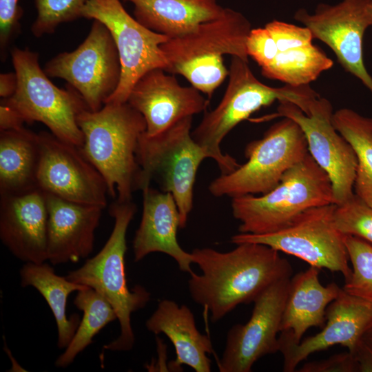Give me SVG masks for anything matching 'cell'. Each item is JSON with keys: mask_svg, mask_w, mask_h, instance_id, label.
Masks as SVG:
<instances>
[{"mask_svg": "<svg viewBox=\"0 0 372 372\" xmlns=\"http://www.w3.org/2000/svg\"><path fill=\"white\" fill-rule=\"evenodd\" d=\"M227 252L196 248L193 263L201 274L188 280L192 300L203 306L216 322L241 304L254 302L274 282L292 275L289 262L263 244L245 242Z\"/></svg>", "mask_w": 372, "mask_h": 372, "instance_id": "6da1fadb", "label": "cell"}, {"mask_svg": "<svg viewBox=\"0 0 372 372\" xmlns=\"http://www.w3.org/2000/svg\"><path fill=\"white\" fill-rule=\"evenodd\" d=\"M77 123L84 136L82 152L105 179L108 194L114 198L117 192V201H131L141 170L138 140L146 131L143 115L127 102L106 103L98 111L81 112Z\"/></svg>", "mask_w": 372, "mask_h": 372, "instance_id": "7a4b0ae2", "label": "cell"}, {"mask_svg": "<svg viewBox=\"0 0 372 372\" xmlns=\"http://www.w3.org/2000/svg\"><path fill=\"white\" fill-rule=\"evenodd\" d=\"M248 62L238 56H231L229 82L222 100L214 110L204 114L192 132L194 140L209 158L216 162L221 174L231 173L240 165L220 149L223 139L238 123L276 101L293 103L307 114L311 103L320 97L309 85L268 86L255 76Z\"/></svg>", "mask_w": 372, "mask_h": 372, "instance_id": "3957f363", "label": "cell"}, {"mask_svg": "<svg viewBox=\"0 0 372 372\" xmlns=\"http://www.w3.org/2000/svg\"><path fill=\"white\" fill-rule=\"evenodd\" d=\"M136 211L133 202L116 201L110 214L114 219L112 231L105 245L94 256L65 276L69 280L90 287L102 294L114 309L120 325L117 338L104 346L114 351H127L135 343L132 313L145 307L151 293L143 286L130 289L127 284L125 256L126 234Z\"/></svg>", "mask_w": 372, "mask_h": 372, "instance_id": "277c9868", "label": "cell"}, {"mask_svg": "<svg viewBox=\"0 0 372 372\" xmlns=\"http://www.w3.org/2000/svg\"><path fill=\"white\" fill-rule=\"evenodd\" d=\"M331 204H335L331 179L309 153L272 190L232 198L231 208L240 233L265 234L287 227L310 208Z\"/></svg>", "mask_w": 372, "mask_h": 372, "instance_id": "5b68a950", "label": "cell"}, {"mask_svg": "<svg viewBox=\"0 0 372 372\" xmlns=\"http://www.w3.org/2000/svg\"><path fill=\"white\" fill-rule=\"evenodd\" d=\"M193 116L185 117L153 136H140L136 160L140 167L137 190L155 180L162 192L172 194L180 214V228L185 227L193 207V189L201 162L209 158L194 140Z\"/></svg>", "mask_w": 372, "mask_h": 372, "instance_id": "8992f818", "label": "cell"}, {"mask_svg": "<svg viewBox=\"0 0 372 372\" xmlns=\"http://www.w3.org/2000/svg\"><path fill=\"white\" fill-rule=\"evenodd\" d=\"M11 56L17 86L1 103L23 123L41 122L58 138L81 148L84 136L77 117L88 108L80 94L71 86L64 90L52 83L40 68L38 53L14 48Z\"/></svg>", "mask_w": 372, "mask_h": 372, "instance_id": "52a82bcc", "label": "cell"}, {"mask_svg": "<svg viewBox=\"0 0 372 372\" xmlns=\"http://www.w3.org/2000/svg\"><path fill=\"white\" fill-rule=\"evenodd\" d=\"M306 137L300 125L282 117L259 140L250 142L245 154L247 161L211 181L209 191L216 197L231 198L266 194L276 187L291 167L308 154Z\"/></svg>", "mask_w": 372, "mask_h": 372, "instance_id": "ba28073f", "label": "cell"}, {"mask_svg": "<svg viewBox=\"0 0 372 372\" xmlns=\"http://www.w3.org/2000/svg\"><path fill=\"white\" fill-rule=\"evenodd\" d=\"M335 204L310 208L287 227L265 234L240 233L231 238L238 245L254 242L294 256L319 269L340 272L347 281L352 269L344 236L335 226Z\"/></svg>", "mask_w": 372, "mask_h": 372, "instance_id": "9c48e42d", "label": "cell"}, {"mask_svg": "<svg viewBox=\"0 0 372 372\" xmlns=\"http://www.w3.org/2000/svg\"><path fill=\"white\" fill-rule=\"evenodd\" d=\"M49 77L65 80L96 112L116 90L121 63L113 37L101 21L93 20L83 42L74 51L57 54L45 65Z\"/></svg>", "mask_w": 372, "mask_h": 372, "instance_id": "30bf717a", "label": "cell"}, {"mask_svg": "<svg viewBox=\"0 0 372 372\" xmlns=\"http://www.w3.org/2000/svg\"><path fill=\"white\" fill-rule=\"evenodd\" d=\"M82 17L103 23L110 32L119 54L121 81L105 103L127 102L134 85L149 70L162 68L168 72L169 65L161 45L169 37L141 24L126 11L120 0H87Z\"/></svg>", "mask_w": 372, "mask_h": 372, "instance_id": "8fae6325", "label": "cell"}, {"mask_svg": "<svg viewBox=\"0 0 372 372\" xmlns=\"http://www.w3.org/2000/svg\"><path fill=\"white\" fill-rule=\"evenodd\" d=\"M333 107L325 98L315 99L306 114L289 101L280 102L277 112L252 121L287 117L301 127L307 139L309 152L331 179L335 205L353 195L357 156L350 143L337 131L333 123Z\"/></svg>", "mask_w": 372, "mask_h": 372, "instance_id": "7c38bea8", "label": "cell"}, {"mask_svg": "<svg viewBox=\"0 0 372 372\" xmlns=\"http://www.w3.org/2000/svg\"><path fill=\"white\" fill-rule=\"evenodd\" d=\"M294 19L311 30L313 39L325 43L343 69L372 93V77L363 56L364 35L372 26V0H342L335 5L320 3L313 14L299 9Z\"/></svg>", "mask_w": 372, "mask_h": 372, "instance_id": "4fadbf2b", "label": "cell"}, {"mask_svg": "<svg viewBox=\"0 0 372 372\" xmlns=\"http://www.w3.org/2000/svg\"><path fill=\"white\" fill-rule=\"evenodd\" d=\"M38 189L64 200L104 208L108 194L105 179L81 148L52 133H39Z\"/></svg>", "mask_w": 372, "mask_h": 372, "instance_id": "5bb4252c", "label": "cell"}, {"mask_svg": "<svg viewBox=\"0 0 372 372\" xmlns=\"http://www.w3.org/2000/svg\"><path fill=\"white\" fill-rule=\"evenodd\" d=\"M291 278L269 285L254 301L249 320L244 324H234L228 331L218 364L220 372H250L260 358L279 351L277 335Z\"/></svg>", "mask_w": 372, "mask_h": 372, "instance_id": "9a60e30c", "label": "cell"}, {"mask_svg": "<svg viewBox=\"0 0 372 372\" xmlns=\"http://www.w3.org/2000/svg\"><path fill=\"white\" fill-rule=\"evenodd\" d=\"M327 323L317 334L292 342L283 333L278 336L279 351L284 357L283 371L293 372L309 355L340 344L352 352L372 324V303L346 292L327 307Z\"/></svg>", "mask_w": 372, "mask_h": 372, "instance_id": "2e32d148", "label": "cell"}, {"mask_svg": "<svg viewBox=\"0 0 372 372\" xmlns=\"http://www.w3.org/2000/svg\"><path fill=\"white\" fill-rule=\"evenodd\" d=\"M162 68L145 73L134 85L127 102L146 122L145 133L156 135L178 121L204 111L209 101L193 86L180 85Z\"/></svg>", "mask_w": 372, "mask_h": 372, "instance_id": "e0dca14e", "label": "cell"}, {"mask_svg": "<svg viewBox=\"0 0 372 372\" xmlns=\"http://www.w3.org/2000/svg\"><path fill=\"white\" fill-rule=\"evenodd\" d=\"M251 29L242 13L225 8L218 17L161 45L169 65L167 72L176 65L207 55L229 54L249 61L246 41Z\"/></svg>", "mask_w": 372, "mask_h": 372, "instance_id": "ac0fdd59", "label": "cell"}, {"mask_svg": "<svg viewBox=\"0 0 372 372\" xmlns=\"http://www.w3.org/2000/svg\"><path fill=\"white\" fill-rule=\"evenodd\" d=\"M43 194L48 210V260L56 265L87 258L93 250L103 208Z\"/></svg>", "mask_w": 372, "mask_h": 372, "instance_id": "d6986e66", "label": "cell"}, {"mask_svg": "<svg viewBox=\"0 0 372 372\" xmlns=\"http://www.w3.org/2000/svg\"><path fill=\"white\" fill-rule=\"evenodd\" d=\"M48 210L40 189L1 196L0 239L7 249L25 262L48 260Z\"/></svg>", "mask_w": 372, "mask_h": 372, "instance_id": "ffe728a7", "label": "cell"}, {"mask_svg": "<svg viewBox=\"0 0 372 372\" xmlns=\"http://www.w3.org/2000/svg\"><path fill=\"white\" fill-rule=\"evenodd\" d=\"M143 194L142 217L133 240L134 261H141L151 253H163L176 260L180 271L192 274V254L177 240L180 217L172 194L150 186L143 190Z\"/></svg>", "mask_w": 372, "mask_h": 372, "instance_id": "44dd1931", "label": "cell"}, {"mask_svg": "<svg viewBox=\"0 0 372 372\" xmlns=\"http://www.w3.org/2000/svg\"><path fill=\"white\" fill-rule=\"evenodd\" d=\"M145 327L155 335L165 334L173 344L176 358L170 364L172 369H179L185 364L196 372L211 371V361L207 356L213 352L211 340L198 331L187 305L179 306L168 299L161 300Z\"/></svg>", "mask_w": 372, "mask_h": 372, "instance_id": "7402d4cb", "label": "cell"}, {"mask_svg": "<svg viewBox=\"0 0 372 372\" xmlns=\"http://www.w3.org/2000/svg\"><path fill=\"white\" fill-rule=\"evenodd\" d=\"M319 271L310 266L291 278L280 333L295 344L309 328L323 327L327 307L342 290L335 282L322 285Z\"/></svg>", "mask_w": 372, "mask_h": 372, "instance_id": "603a6c76", "label": "cell"}, {"mask_svg": "<svg viewBox=\"0 0 372 372\" xmlns=\"http://www.w3.org/2000/svg\"><path fill=\"white\" fill-rule=\"evenodd\" d=\"M134 5V18L147 28L170 38L187 34L218 17L225 8L216 0H123Z\"/></svg>", "mask_w": 372, "mask_h": 372, "instance_id": "cb8c5ba5", "label": "cell"}, {"mask_svg": "<svg viewBox=\"0 0 372 372\" xmlns=\"http://www.w3.org/2000/svg\"><path fill=\"white\" fill-rule=\"evenodd\" d=\"M39 134L24 127L1 131V196L20 195L39 189Z\"/></svg>", "mask_w": 372, "mask_h": 372, "instance_id": "d4e9b609", "label": "cell"}, {"mask_svg": "<svg viewBox=\"0 0 372 372\" xmlns=\"http://www.w3.org/2000/svg\"><path fill=\"white\" fill-rule=\"evenodd\" d=\"M21 286L36 289L47 302L54 315L57 327V347L65 349L71 342L80 323L79 316L66 315L67 300L70 293L86 286L57 275L54 269L44 262H25L19 271Z\"/></svg>", "mask_w": 372, "mask_h": 372, "instance_id": "484cf974", "label": "cell"}, {"mask_svg": "<svg viewBox=\"0 0 372 372\" xmlns=\"http://www.w3.org/2000/svg\"><path fill=\"white\" fill-rule=\"evenodd\" d=\"M333 123L357 156L355 194L372 207V118L341 108L333 113Z\"/></svg>", "mask_w": 372, "mask_h": 372, "instance_id": "4316f807", "label": "cell"}, {"mask_svg": "<svg viewBox=\"0 0 372 372\" xmlns=\"http://www.w3.org/2000/svg\"><path fill=\"white\" fill-rule=\"evenodd\" d=\"M73 302L83 311V318L71 342L55 361V366L60 368L70 365L103 328L117 320L116 313L108 300L90 287L78 291Z\"/></svg>", "mask_w": 372, "mask_h": 372, "instance_id": "83f0119b", "label": "cell"}, {"mask_svg": "<svg viewBox=\"0 0 372 372\" xmlns=\"http://www.w3.org/2000/svg\"><path fill=\"white\" fill-rule=\"evenodd\" d=\"M333 65V61L317 45L279 52L269 65L261 68L262 76L286 85L301 86L316 81L324 71Z\"/></svg>", "mask_w": 372, "mask_h": 372, "instance_id": "f1b7e54d", "label": "cell"}, {"mask_svg": "<svg viewBox=\"0 0 372 372\" xmlns=\"http://www.w3.org/2000/svg\"><path fill=\"white\" fill-rule=\"evenodd\" d=\"M352 273L343 289L372 303V245L355 236H344Z\"/></svg>", "mask_w": 372, "mask_h": 372, "instance_id": "f546056e", "label": "cell"}, {"mask_svg": "<svg viewBox=\"0 0 372 372\" xmlns=\"http://www.w3.org/2000/svg\"><path fill=\"white\" fill-rule=\"evenodd\" d=\"M172 74L183 76L196 89L210 99L229 75L222 55H207L176 65Z\"/></svg>", "mask_w": 372, "mask_h": 372, "instance_id": "4dcf8cb0", "label": "cell"}, {"mask_svg": "<svg viewBox=\"0 0 372 372\" xmlns=\"http://www.w3.org/2000/svg\"><path fill=\"white\" fill-rule=\"evenodd\" d=\"M333 222L344 236L358 237L372 245V207L355 194L335 205Z\"/></svg>", "mask_w": 372, "mask_h": 372, "instance_id": "1f68e13d", "label": "cell"}, {"mask_svg": "<svg viewBox=\"0 0 372 372\" xmlns=\"http://www.w3.org/2000/svg\"><path fill=\"white\" fill-rule=\"evenodd\" d=\"M87 0H35L37 16L31 31L37 37L52 34L62 23L82 17Z\"/></svg>", "mask_w": 372, "mask_h": 372, "instance_id": "d6a6232c", "label": "cell"}, {"mask_svg": "<svg viewBox=\"0 0 372 372\" xmlns=\"http://www.w3.org/2000/svg\"><path fill=\"white\" fill-rule=\"evenodd\" d=\"M265 27L273 37L279 52L310 45L314 39L311 30L304 25L273 20Z\"/></svg>", "mask_w": 372, "mask_h": 372, "instance_id": "836d02e7", "label": "cell"}, {"mask_svg": "<svg viewBox=\"0 0 372 372\" xmlns=\"http://www.w3.org/2000/svg\"><path fill=\"white\" fill-rule=\"evenodd\" d=\"M246 48L248 56L261 68L271 64L279 52L273 37L265 27L251 29Z\"/></svg>", "mask_w": 372, "mask_h": 372, "instance_id": "e575fe53", "label": "cell"}, {"mask_svg": "<svg viewBox=\"0 0 372 372\" xmlns=\"http://www.w3.org/2000/svg\"><path fill=\"white\" fill-rule=\"evenodd\" d=\"M21 15L19 0H0V47L3 56L19 32Z\"/></svg>", "mask_w": 372, "mask_h": 372, "instance_id": "d590c367", "label": "cell"}, {"mask_svg": "<svg viewBox=\"0 0 372 372\" xmlns=\"http://www.w3.org/2000/svg\"><path fill=\"white\" fill-rule=\"evenodd\" d=\"M299 372H358V364L349 351L331 355L327 359L305 363Z\"/></svg>", "mask_w": 372, "mask_h": 372, "instance_id": "8d00e7d4", "label": "cell"}, {"mask_svg": "<svg viewBox=\"0 0 372 372\" xmlns=\"http://www.w3.org/2000/svg\"><path fill=\"white\" fill-rule=\"evenodd\" d=\"M351 353L358 364V372H372V343L362 339Z\"/></svg>", "mask_w": 372, "mask_h": 372, "instance_id": "74e56055", "label": "cell"}, {"mask_svg": "<svg viewBox=\"0 0 372 372\" xmlns=\"http://www.w3.org/2000/svg\"><path fill=\"white\" fill-rule=\"evenodd\" d=\"M23 122L8 106L0 105V131L23 127Z\"/></svg>", "mask_w": 372, "mask_h": 372, "instance_id": "f35d334b", "label": "cell"}, {"mask_svg": "<svg viewBox=\"0 0 372 372\" xmlns=\"http://www.w3.org/2000/svg\"><path fill=\"white\" fill-rule=\"evenodd\" d=\"M17 76L14 72L2 73L0 75V96L3 99L11 96L16 91Z\"/></svg>", "mask_w": 372, "mask_h": 372, "instance_id": "ab89813d", "label": "cell"}, {"mask_svg": "<svg viewBox=\"0 0 372 372\" xmlns=\"http://www.w3.org/2000/svg\"><path fill=\"white\" fill-rule=\"evenodd\" d=\"M362 339L364 340L365 341L372 343V324L369 327V329L366 331L365 333L363 335Z\"/></svg>", "mask_w": 372, "mask_h": 372, "instance_id": "60d3db41", "label": "cell"}]
</instances>
